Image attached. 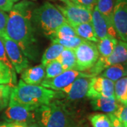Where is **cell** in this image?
<instances>
[{
    "label": "cell",
    "mask_w": 127,
    "mask_h": 127,
    "mask_svg": "<svg viewBox=\"0 0 127 127\" xmlns=\"http://www.w3.org/2000/svg\"><path fill=\"white\" fill-rule=\"evenodd\" d=\"M34 4L27 0L16 3L8 14L6 33L31 59L37 57V41L32 23Z\"/></svg>",
    "instance_id": "cell-1"
},
{
    "label": "cell",
    "mask_w": 127,
    "mask_h": 127,
    "mask_svg": "<svg viewBox=\"0 0 127 127\" xmlns=\"http://www.w3.org/2000/svg\"><path fill=\"white\" fill-rule=\"evenodd\" d=\"M63 93L38 85L27 84L21 79L12 87L9 104H17L38 108L52 100L63 97Z\"/></svg>",
    "instance_id": "cell-2"
},
{
    "label": "cell",
    "mask_w": 127,
    "mask_h": 127,
    "mask_svg": "<svg viewBox=\"0 0 127 127\" xmlns=\"http://www.w3.org/2000/svg\"><path fill=\"white\" fill-rule=\"evenodd\" d=\"M32 23L46 37L54 36L60 26L67 21L57 7L50 2H45L32 11Z\"/></svg>",
    "instance_id": "cell-3"
},
{
    "label": "cell",
    "mask_w": 127,
    "mask_h": 127,
    "mask_svg": "<svg viewBox=\"0 0 127 127\" xmlns=\"http://www.w3.org/2000/svg\"><path fill=\"white\" fill-rule=\"evenodd\" d=\"M37 119L42 127H72V119L62 101L52 100L37 108Z\"/></svg>",
    "instance_id": "cell-4"
},
{
    "label": "cell",
    "mask_w": 127,
    "mask_h": 127,
    "mask_svg": "<svg viewBox=\"0 0 127 127\" xmlns=\"http://www.w3.org/2000/svg\"><path fill=\"white\" fill-rule=\"evenodd\" d=\"M126 62H127V42L119 40L113 52L109 57H99L95 65L88 70V73L95 77L110 66Z\"/></svg>",
    "instance_id": "cell-5"
},
{
    "label": "cell",
    "mask_w": 127,
    "mask_h": 127,
    "mask_svg": "<svg viewBox=\"0 0 127 127\" xmlns=\"http://www.w3.org/2000/svg\"><path fill=\"white\" fill-rule=\"evenodd\" d=\"M73 51L76 59V70L79 71L89 70L100 57L97 45L91 41L83 40Z\"/></svg>",
    "instance_id": "cell-6"
},
{
    "label": "cell",
    "mask_w": 127,
    "mask_h": 127,
    "mask_svg": "<svg viewBox=\"0 0 127 127\" xmlns=\"http://www.w3.org/2000/svg\"><path fill=\"white\" fill-rule=\"evenodd\" d=\"M37 108L21 104H9L4 116L7 122L30 124L35 122Z\"/></svg>",
    "instance_id": "cell-7"
},
{
    "label": "cell",
    "mask_w": 127,
    "mask_h": 127,
    "mask_svg": "<svg viewBox=\"0 0 127 127\" xmlns=\"http://www.w3.org/2000/svg\"><path fill=\"white\" fill-rule=\"evenodd\" d=\"M0 39L4 43L6 55L14 66L15 71L21 73L28 67V59L24 55L19 46L9 37L6 33L0 35Z\"/></svg>",
    "instance_id": "cell-8"
},
{
    "label": "cell",
    "mask_w": 127,
    "mask_h": 127,
    "mask_svg": "<svg viewBox=\"0 0 127 127\" xmlns=\"http://www.w3.org/2000/svg\"><path fill=\"white\" fill-rule=\"evenodd\" d=\"M65 4V6L57 5L56 6L63 14L69 25L91 23L93 11L71 1Z\"/></svg>",
    "instance_id": "cell-9"
},
{
    "label": "cell",
    "mask_w": 127,
    "mask_h": 127,
    "mask_svg": "<svg viewBox=\"0 0 127 127\" xmlns=\"http://www.w3.org/2000/svg\"><path fill=\"white\" fill-rule=\"evenodd\" d=\"M87 77L93 78L88 73H83L76 70L64 71L60 75L49 79H45L41 83V86L51 90L57 91H62L65 87L72 83L78 78Z\"/></svg>",
    "instance_id": "cell-10"
},
{
    "label": "cell",
    "mask_w": 127,
    "mask_h": 127,
    "mask_svg": "<svg viewBox=\"0 0 127 127\" xmlns=\"http://www.w3.org/2000/svg\"><path fill=\"white\" fill-rule=\"evenodd\" d=\"M87 97L92 100L100 97L115 98L114 82L101 76L91 78Z\"/></svg>",
    "instance_id": "cell-11"
},
{
    "label": "cell",
    "mask_w": 127,
    "mask_h": 127,
    "mask_svg": "<svg viewBox=\"0 0 127 127\" xmlns=\"http://www.w3.org/2000/svg\"><path fill=\"white\" fill-rule=\"evenodd\" d=\"M113 22L117 36L127 42V0L116 1Z\"/></svg>",
    "instance_id": "cell-12"
},
{
    "label": "cell",
    "mask_w": 127,
    "mask_h": 127,
    "mask_svg": "<svg viewBox=\"0 0 127 127\" xmlns=\"http://www.w3.org/2000/svg\"><path fill=\"white\" fill-rule=\"evenodd\" d=\"M91 79V78H78L72 83L65 87L61 91L66 94V97L68 100L74 101L82 99L87 95Z\"/></svg>",
    "instance_id": "cell-13"
},
{
    "label": "cell",
    "mask_w": 127,
    "mask_h": 127,
    "mask_svg": "<svg viewBox=\"0 0 127 127\" xmlns=\"http://www.w3.org/2000/svg\"><path fill=\"white\" fill-rule=\"evenodd\" d=\"M92 25L93 26L95 34L99 40L102 39L107 35L116 37L117 34L116 31L110 27L105 18L101 15L97 7L95 6L92 11Z\"/></svg>",
    "instance_id": "cell-14"
},
{
    "label": "cell",
    "mask_w": 127,
    "mask_h": 127,
    "mask_svg": "<svg viewBox=\"0 0 127 127\" xmlns=\"http://www.w3.org/2000/svg\"><path fill=\"white\" fill-rule=\"evenodd\" d=\"M21 78L27 84H40L45 78V66L42 64H39L31 68H27L22 71Z\"/></svg>",
    "instance_id": "cell-15"
},
{
    "label": "cell",
    "mask_w": 127,
    "mask_h": 127,
    "mask_svg": "<svg viewBox=\"0 0 127 127\" xmlns=\"http://www.w3.org/2000/svg\"><path fill=\"white\" fill-rule=\"evenodd\" d=\"M119 103L116 98L100 97L91 101L93 109L95 111H101L107 114H114L120 107Z\"/></svg>",
    "instance_id": "cell-16"
},
{
    "label": "cell",
    "mask_w": 127,
    "mask_h": 127,
    "mask_svg": "<svg viewBox=\"0 0 127 127\" xmlns=\"http://www.w3.org/2000/svg\"><path fill=\"white\" fill-rule=\"evenodd\" d=\"M100 76L114 82L126 77L127 76V62L110 66L104 70Z\"/></svg>",
    "instance_id": "cell-17"
},
{
    "label": "cell",
    "mask_w": 127,
    "mask_h": 127,
    "mask_svg": "<svg viewBox=\"0 0 127 127\" xmlns=\"http://www.w3.org/2000/svg\"><path fill=\"white\" fill-rule=\"evenodd\" d=\"M117 0H97L96 7L101 15L105 18L110 27L115 30L114 26V9Z\"/></svg>",
    "instance_id": "cell-18"
},
{
    "label": "cell",
    "mask_w": 127,
    "mask_h": 127,
    "mask_svg": "<svg viewBox=\"0 0 127 127\" xmlns=\"http://www.w3.org/2000/svg\"><path fill=\"white\" fill-rule=\"evenodd\" d=\"M75 31L77 36L85 40L98 42L99 39L95 34V31L92 23H84L76 24V25H70Z\"/></svg>",
    "instance_id": "cell-19"
},
{
    "label": "cell",
    "mask_w": 127,
    "mask_h": 127,
    "mask_svg": "<svg viewBox=\"0 0 127 127\" xmlns=\"http://www.w3.org/2000/svg\"><path fill=\"white\" fill-rule=\"evenodd\" d=\"M118 40L116 37L107 35L102 39L99 40L97 42V50L100 57H107L113 52L114 48L117 45Z\"/></svg>",
    "instance_id": "cell-20"
},
{
    "label": "cell",
    "mask_w": 127,
    "mask_h": 127,
    "mask_svg": "<svg viewBox=\"0 0 127 127\" xmlns=\"http://www.w3.org/2000/svg\"><path fill=\"white\" fill-rule=\"evenodd\" d=\"M56 60L61 64L64 71L76 70V59L73 50L64 48Z\"/></svg>",
    "instance_id": "cell-21"
},
{
    "label": "cell",
    "mask_w": 127,
    "mask_h": 127,
    "mask_svg": "<svg viewBox=\"0 0 127 127\" xmlns=\"http://www.w3.org/2000/svg\"><path fill=\"white\" fill-rule=\"evenodd\" d=\"M64 47L57 43H52L51 45L45 50L42 57V64L45 66L47 64L56 60L61 55Z\"/></svg>",
    "instance_id": "cell-22"
},
{
    "label": "cell",
    "mask_w": 127,
    "mask_h": 127,
    "mask_svg": "<svg viewBox=\"0 0 127 127\" xmlns=\"http://www.w3.org/2000/svg\"><path fill=\"white\" fill-rule=\"evenodd\" d=\"M114 96L119 103L127 104V76L114 82Z\"/></svg>",
    "instance_id": "cell-23"
},
{
    "label": "cell",
    "mask_w": 127,
    "mask_h": 127,
    "mask_svg": "<svg viewBox=\"0 0 127 127\" xmlns=\"http://www.w3.org/2000/svg\"><path fill=\"white\" fill-rule=\"evenodd\" d=\"M52 43H57L62 46H63L64 48L71 49L74 50L79 45H81L82 42L85 40H83L82 38L78 36L68 37L65 39H57V38H51Z\"/></svg>",
    "instance_id": "cell-24"
},
{
    "label": "cell",
    "mask_w": 127,
    "mask_h": 127,
    "mask_svg": "<svg viewBox=\"0 0 127 127\" xmlns=\"http://www.w3.org/2000/svg\"><path fill=\"white\" fill-rule=\"evenodd\" d=\"M89 120L93 127H111L112 122L109 115L104 114H95L89 117Z\"/></svg>",
    "instance_id": "cell-25"
},
{
    "label": "cell",
    "mask_w": 127,
    "mask_h": 127,
    "mask_svg": "<svg viewBox=\"0 0 127 127\" xmlns=\"http://www.w3.org/2000/svg\"><path fill=\"white\" fill-rule=\"evenodd\" d=\"M16 81L11 69L0 61V84H14Z\"/></svg>",
    "instance_id": "cell-26"
},
{
    "label": "cell",
    "mask_w": 127,
    "mask_h": 127,
    "mask_svg": "<svg viewBox=\"0 0 127 127\" xmlns=\"http://www.w3.org/2000/svg\"><path fill=\"white\" fill-rule=\"evenodd\" d=\"M64 70L57 60H54L45 66V79L53 78L63 73Z\"/></svg>",
    "instance_id": "cell-27"
},
{
    "label": "cell",
    "mask_w": 127,
    "mask_h": 127,
    "mask_svg": "<svg viewBox=\"0 0 127 127\" xmlns=\"http://www.w3.org/2000/svg\"><path fill=\"white\" fill-rule=\"evenodd\" d=\"M75 36H77L76 32L73 30V28L68 24V22H66L58 28V30L55 33L54 36L51 38L65 39V38L72 37Z\"/></svg>",
    "instance_id": "cell-28"
},
{
    "label": "cell",
    "mask_w": 127,
    "mask_h": 127,
    "mask_svg": "<svg viewBox=\"0 0 127 127\" xmlns=\"http://www.w3.org/2000/svg\"><path fill=\"white\" fill-rule=\"evenodd\" d=\"M12 87L9 84H0V110L9 104Z\"/></svg>",
    "instance_id": "cell-29"
},
{
    "label": "cell",
    "mask_w": 127,
    "mask_h": 127,
    "mask_svg": "<svg viewBox=\"0 0 127 127\" xmlns=\"http://www.w3.org/2000/svg\"><path fill=\"white\" fill-rule=\"evenodd\" d=\"M114 114L119 119L124 127H127V104H121Z\"/></svg>",
    "instance_id": "cell-30"
},
{
    "label": "cell",
    "mask_w": 127,
    "mask_h": 127,
    "mask_svg": "<svg viewBox=\"0 0 127 127\" xmlns=\"http://www.w3.org/2000/svg\"><path fill=\"white\" fill-rule=\"evenodd\" d=\"M0 61L2 62L5 65H6L11 69V72L13 73L14 76L16 77V73H15V70H14V66H12L11 63L10 62L9 58H8V57L6 55L4 43H3V42L1 41V39H0Z\"/></svg>",
    "instance_id": "cell-31"
},
{
    "label": "cell",
    "mask_w": 127,
    "mask_h": 127,
    "mask_svg": "<svg viewBox=\"0 0 127 127\" xmlns=\"http://www.w3.org/2000/svg\"><path fill=\"white\" fill-rule=\"evenodd\" d=\"M70 1L76 4L88 8L91 11L93 10L97 1V0H70Z\"/></svg>",
    "instance_id": "cell-32"
},
{
    "label": "cell",
    "mask_w": 127,
    "mask_h": 127,
    "mask_svg": "<svg viewBox=\"0 0 127 127\" xmlns=\"http://www.w3.org/2000/svg\"><path fill=\"white\" fill-rule=\"evenodd\" d=\"M18 0H0V10L9 12L16 3H17Z\"/></svg>",
    "instance_id": "cell-33"
},
{
    "label": "cell",
    "mask_w": 127,
    "mask_h": 127,
    "mask_svg": "<svg viewBox=\"0 0 127 127\" xmlns=\"http://www.w3.org/2000/svg\"><path fill=\"white\" fill-rule=\"evenodd\" d=\"M9 15L6 12L0 10V35L6 33V26Z\"/></svg>",
    "instance_id": "cell-34"
},
{
    "label": "cell",
    "mask_w": 127,
    "mask_h": 127,
    "mask_svg": "<svg viewBox=\"0 0 127 127\" xmlns=\"http://www.w3.org/2000/svg\"><path fill=\"white\" fill-rule=\"evenodd\" d=\"M109 118L112 122V127H124L121 122L119 119L114 114H108Z\"/></svg>",
    "instance_id": "cell-35"
},
{
    "label": "cell",
    "mask_w": 127,
    "mask_h": 127,
    "mask_svg": "<svg viewBox=\"0 0 127 127\" xmlns=\"http://www.w3.org/2000/svg\"><path fill=\"white\" fill-rule=\"evenodd\" d=\"M27 124H12L11 127H27Z\"/></svg>",
    "instance_id": "cell-36"
},
{
    "label": "cell",
    "mask_w": 127,
    "mask_h": 127,
    "mask_svg": "<svg viewBox=\"0 0 127 127\" xmlns=\"http://www.w3.org/2000/svg\"><path fill=\"white\" fill-rule=\"evenodd\" d=\"M13 123L9 122H4L0 124V127H11Z\"/></svg>",
    "instance_id": "cell-37"
},
{
    "label": "cell",
    "mask_w": 127,
    "mask_h": 127,
    "mask_svg": "<svg viewBox=\"0 0 127 127\" xmlns=\"http://www.w3.org/2000/svg\"><path fill=\"white\" fill-rule=\"evenodd\" d=\"M27 127H42L39 124H37L35 122H33L31 123V124H28L27 126Z\"/></svg>",
    "instance_id": "cell-38"
},
{
    "label": "cell",
    "mask_w": 127,
    "mask_h": 127,
    "mask_svg": "<svg viewBox=\"0 0 127 127\" xmlns=\"http://www.w3.org/2000/svg\"><path fill=\"white\" fill-rule=\"evenodd\" d=\"M60 1H63L64 3H65V4H67V3H68V2H70V1H71L70 0H60Z\"/></svg>",
    "instance_id": "cell-39"
}]
</instances>
